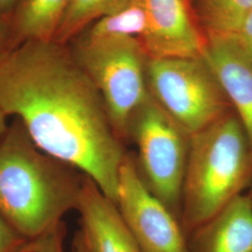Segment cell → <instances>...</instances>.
<instances>
[{
  "label": "cell",
  "instance_id": "obj_1",
  "mask_svg": "<svg viewBox=\"0 0 252 252\" xmlns=\"http://www.w3.org/2000/svg\"><path fill=\"white\" fill-rule=\"evenodd\" d=\"M0 108L18 118L41 151L78 168L117 205L128 152L68 46L31 40L2 58Z\"/></svg>",
  "mask_w": 252,
  "mask_h": 252
},
{
  "label": "cell",
  "instance_id": "obj_2",
  "mask_svg": "<svg viewBox=\"0 0 252 252\" xmlns=\"http://www.w3.org/2000/svg\"><path fill=\"white\" fill-rule=\"evenodd\" d=\"M85 175L44 153L18 118L0 142V219L27 240H34L77 210Z\"/></svg>",
  "mask_w": 252,
  "mask_h": 252
},
{
  "label": "cell",
  "instance_id": "obj_3",
  "mask_svg": "<svg viewBox=\"0 0 252 252\" xmlns=\"http://www.w3.org/2000/svg\"><path fill=\"white\" fill-rule=\"evenodd\" d=\"M252 184V141L233 110L191 135L180 213L187 236Z\"/></svg>",
  "mask_w": 252,
  "mask_h": 252
},
{
  "label": "cell",
  "instance_id": "obj_4",
  "mask_svg": "<svg viewBox=\"0 0 252 252\" xmlns=\"http://www.w3.org/2000/svg\"><path fill=\"white\" fill-rule=\"evenodd\" d=\"M67 46L99 92L119 138L128 143L131 119L151 95L146 78L149 57L139 39L80 34Z\"/></svg>",
  "mask_w": 252,
  "mask_h": 252
},
{
  "label": "cell",
  "instance_id": "obj_5",
  "mask_svg": "<svg viewBox=\"0 0 252 252\" xmlns=\"http://www.w3.org/2000/svg\"><path fill=\"white\" fill-rule=\"evenodd\" d=\"M190 138L151 95L135 111L128 130L142 182L180 220Z\"/></svg>",
  "mask_w": 252,
  "mask_h": 252
},
{
  "label": "cell",
  "instance_id": "obj_6",
  "mask_svg": "<svg viewBox=\"0 0 252 252\" xmlns=\"http://www.w3.org/2000/svg\"><path fill=\"white\" fill-rule=\"evenodd\" d=\"M153 99L192 135L234 110L205 57L148 59Z\"/></svg>",
  "mask_w": 252,
  "mask_h": 252
},
{
  "label": "cell",
  "instance_id": "obj_7",
  "mask_svg": "<svg viewBox=\"0 0 252 252\" xmlns=\"http://www.w3.org/2000/svg\"><path fill=\"white\" fill-rule=\"evenodd\" d=\"M117 207L142 252H189L180 220L147 189L126 153L119 174Z\"/></svg>",
  "mask_w": 252,
  "mask_h": 252
},
{
  "label": "cell",
  "instance_id": "obj_8",
  "mask_svg": "<svg viewBox=\"0 0 252 252\" xmlns=\"http://www.w3.org/2000/svg\"><path fill=\"white\" fill-rule=\"evenodd\" d=\"M146 30L139 39L149 59L204 57L207 36L190 0H139Z\"/></svg>",
  "mask_w": 252,
  "mask_h": 252
},
{
  "label": "cell",
  "instance_id": "obj_9",
  "mask_svg": "<svg viewBox=\"0 0 252 252\" xmlns=\"http://www.w3.org/2000/svg\"><path fill=\"white\" fill-rule=\"evenodd\" d=\"M77 211L93 252H142L117 205L86 175Z\"/></svg>",
  "mask_w": 252,
  "mask_h": 252
},
{
  "label": "cell",
  "instance_id": "obj_10",
  "mask_svg": "<svg viewBox=\"0 0 252 252\" xmlns=\"http://www.w3.org/2000/svg\"><path fill=\"white\" fill-rule=\"evenodd\" d=\"M205 54L252 143V63L233 36H207Z\"/></svg>",
  "mask_w": 252,
  "mask_h": 252
},
{
  "label": "cell",
  "instance_id": "obj_11",
  "mask_svg": "<svg viewBox=\"0 0 252 252\" xmlns=\"http://www.w3.org/2000/svg\"><path fill=\"white\" fill-rule=\"evenodd\" d=\"M189 252H252V202L239 195L188 236Z\"/></svg>",
  "mask_w": 252,
  "mask_h": 252
},
{
  "label": "cell",
  "instance_id": "obj_12",
  "mask_svg": "<svg viewBox=\"0 0 252 252\" xmlns=\"http://www.w3.org/2000/svg\"><path fill=\"white\" fill-rule=\"evenodd\" d=\"M72 0H20L9 16L13 49L31 40L52 41Z\"/></svg>",
  "mask_w": 252,
  "mask_h": 252
},
{
  "label": "cell",
  "instance_id": "obj_13",
  "mask_svg": "<svg viewBox=\"0 0 252 252\" xmlns=\"http://www.w3.org/2000/svg\"><path fill=\"white\" fill-rule=\"evenodd\" d=\"M207 36H232L252 11V0H196L194 8Z\"/></svg>",
  "mask_w": 252,
  "mask_h": 252
},
{
  "label": "cell",
  "instance_id": "obj_14",
  "mask_svg": "<svg viewBox=\"0 0 252 252\" xmlns=\"http://www.w3.org/2000/svg\"><path fill=\"white\" fill-rule=\"evenodd\" d=\"M130 0H72L53 41L67 45L97 20L125 9Z\"/></svg>",
  "mask_w": 252,
  "mask_h": 252
},
{
  "label": "cell",
  "instance_id": "obj_15",
  "mask_svg": "<svg viewBox=\"0 0 252 252\" xmlns=\"http://www.w3.org/2000/svg\"><path fill=\"white\" fill-rule=\"evenodd\" d=\"M146 30V15L139 0H130L125 9L99 19L82 33L90 37L125 36L140 39Z\"/></svg>",
  "mask_w": 252,
  "mask_h": 252
},
{
  "label": "cell",
  "instance_id": "obj_16",
  "mask_svg": "<svg viewBox=\"0 0 252 252\" xmlns=\"http://www.w3.org/2000/svg\"><path fill=\"white\" fill-rule=\"evenodd\" d=\"M65 234L66 227L63 221L51 232L34 240H29L26 252H65L63 249Z\"/></svg>",
  "mask_w": 252,
  "mask_h": 252
},
{
  "label": "cell",
  "instance_id": "obj_17",
  "mask_svg": "<svg viewBox=\"0 0 252 252\" xmlns=\"http://www.w3.org/2000/svg\"><path fill=\"white\" fill-rule=\"evenodd\" d=\"M28 241L0 219V252H26Z\"/></svg>",
  "mask_w": 252,
  "mask_h": 252
},
{
  "label": "cell",
  "instance_id": "obj_18",
  "mask_svg": "<svg viewBox=\"0 0 252 252\" xmlns=\"http://www.w3.org/2000/svg\"><path fill=\"white\" fill-rule=\"evenodd\" d=\"M232 36L252 63V11Z\"/></svg>",
  "mask_w": 252,
  "mask_h": 252
},
{
  "label": "cell",
  "instance_id": "obj_19",
  "mask_svg": "<svg viewBox=\"0 0 252 252\" xmlns=\"http://www.w3.org/2000/svg\"><path fill=\"white\" fill-rule=\"evenodd\" d=\"M13 50L9 17L0 12V60Z\"/></svg>",
  "mask_w": 252,
  "mask_h": 252
},
{
  "label": "cell",
  "instance_id": "obj_20",
  "mask_svg": "<svg viewBox=\"0 0 252 252\" xmlns=\"http://www.w3.org/2000/svg\"><path fill=\"white\" fill-rule=\"evenodd\" d=\"M71 252H93L87 237L81 228L74 234L71 243Z\"/></svg>",
  "mask_w": 252,
  "mask_h": 252
},
{
  "label": "cell",
  "instance_id": "obj_21",
  "mask_svg": "<svg viewBox=\"0 0 252 252\" xmlns=\"http://www.w3.org/2000/svg\"><path fill=\"white\" fill-rule=\"evenodd\" d=\"M20 0H0V12L9 17Z\"/></svg>",
  "mask_w": 252,
  "mask_h": 252
},
{
  "label": "cell",
  "instance_id": "obj_22",
  "mask_svg": "<svg viewBox=\"0 0 252 252\" xmlns=\"http://www.w3.org/2000/svg\"><path fill=\"white\" fill-rule=\"evenodd\" d=\"M8 116L6 113L0 108V142L3 139L4 135L7 133L8 128H9V124H8Z\"/></svg>",
  "mask_w": 252,
  "mask_h": 252
},
{
  "label": "cell",
  "instance_id": "obj_23",
  "mask_svg": "<svg viewBox=\"0 0 252 252\" xmlns=\"http://www.w3.org/2000/svg\"><path fill=\"white\" fill-rule=\"evenodd\" d=\"M247 196L249 197V198L251 199V201L252 202V186L250 187V190H249V192H248V194H247Z\"/></svg>",
  "mask_w": 252,
  "mask_h": 252
}]
</instances>
